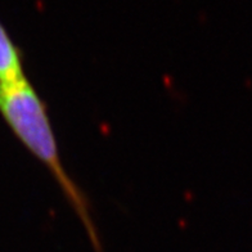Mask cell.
<instances>
[{"instance_id":"1","label":"cell","mask_w":252,"mask_h":252,"mask_svg":"<svg viewBox=\"0 0 252 252\" xmlns=\"http://www.w3.org/2000/svg\"><path fill=\"white\" fill-rule=\"evenodd\" d=\"M0 115L17 139L53 176L95 252H103L89 199L64 169L47 104L27 77L16 83H0Z\"/></svg>"},{"instance_id":"2","label":"cell","mask_w":252,"mask_h":252,"mask_svg":"<svg viewBox=\"0 0 252 252\" xmlns=\"http://www.w3.org/2000/svg\"><path fill=\"white\" fill-rule=\"evenodd\" d=\"M26 77L24 52L0 22V83H16Z\"/></svg>"}]
</instances>
